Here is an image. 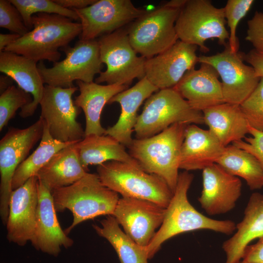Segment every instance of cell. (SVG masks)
I'll return each instance as SVG.
<instances>
[{
    "mask_svg": "<svg viewBox=\"0 0 263 263\" xmlns=\"http://www.w3.org/2000/svg\"><path fill=\"white\" fill-rule=\"evenodd\" d=\"M37 65L36 61L23 56L5 51L0 52V72L33 96L32 101L20 110L19 114L22 118L34 113L43 95L44 85Z\"/></svg>",
    "mask_w": 263,
    "mask_h": 263,
    "instance_id": "cell-22",
    "label": "cell"
},
{
    "mask_svg": "<svg viewBox=\"0 0 263 263\" xmlns=\"http://www.w3.org/2000/svg\"><path fill=\"white\" fill-rule=\"evenodd\" d=\"M243 57L244 61L254 68L257 75L263 78V53L253 49L247 53H243Z\"/></svg>",
    "mask_w": 263,
    "mask_h": 263,
    "instance_id": "cell-40",
    "label": "cell"
},
{
    "mask_svg": "<svg viewBox=\"0 0 263 263\" xmlns=\"http://www.w3.org/2000/svg\"><path fill=\"white\" fill-rule=\"evenodd\" d=\"M10 1L18 9L25 26L30 31L33 28L32 17L37 13L56 14L73 20L79 19L74 10L62 7L56 3L54 0H10Z\"/></svg>",
    "mask_w": 263,
    "mask_h": 263,
    "instance_id": "cell-32",
    "label": "cell"
},
{
    "mask_svg": "<svg viewBox=\"0 0 263 263\" xmlns=\"http://www.w3.org/2000/svg\"><path fill=\"white\" fill-rule=\"evenodd\" d=\"M224 8H217L209 0H187L181 9L175 22L179 40L199 47L201 51L209 49L205 42L217 39L224 46L227 44L229 32Z\"/></svg>",
    "mask_w": 263,
    "mask_h": 263,
    "instance_id": "cell-7",
    "label": "cell"
},
{
    "mask_svg": "<svg viewBox=\"0 0 263 263\" xmlns=\"http://www.w3.org/2000/svg\"><path fill=\"white\" fill-rule=\"evenodd\" d=\"M225 148L209 130L188 125L181 148L179 168L188 171L203 170L216 163Z\"/></svg>",
    "mask_w": 263,
    "mask_h": 263,
    "instance_id": "cell-23",
    "label": "cell"
},
{
    "mask_svg": "<svg viewBox=\"0 0 263 263\" xmlns=\"http://www.w3.org/2000/svg\"><path fill=\"white\" fill-rule=\"evenodd\" d=\"M200 64L198 69L187 72L173 88L193 109L203 112L225 101L218 72L210 65Z\"/></svg>",
    "mask_w": 263,
    "mask_h": 263,
    "instance_id": "cell-20",
    "label": "cell"
},
{
    "mask_svg": "<svg viewBox=\"0 0 263 263\" xmlns=\"http://www.w3.org/2000/svg\"><path fill=\"white\" fill-rule=\"evenodd\" d=\"M51 192L56 211L68 209L73 214V222L64 231L67 235L85 221L113 215L120 198L117 192L102 183L97 174L88 172L73 184Z\"/></svg>",
    "mask_w": 263,
    "mask_h": 263,
    "instance_id": "cell-3",
    "label": "cell"
},
{
    "mask_svg": "<svg viewBox=\"0 0 263 263\" xmlns=\"http://www.w3.org/2000/svg\"><path fill=\"white\" fill-rule=\"evenodd\" d=\"M187 0H172L165 4L167 6L174 8L181 9L186 3Z\"/></svg>",
    "mask_w": 263,
    "mask_h": 263,
    "instance_id": "cell-44",
    "label": "cell"
},
{
    "mask_svg": "<svg viewBox=\"0 0 263 263\" xmlns=\"http://www.w3.org/2000/svg\"><path fill=\"white\" fill-rule=\"evenodd\" d=\"M77 87L63 88L45 84L39 103L40 118L52 137L63 143H76L85 137V131L76 119L80 110L72 99Z\"/></svg>",
    "mask_w": 263,
    "mask_h": 263,
    "instance_id": "cell-12",
    "label": "cell"
},
{
    "mask_svg": "<svg viewBox=\"0 0 263 263\" xmlns=\"http://www.w3.org/2000/svg\"><path fill=\"white\" fill-rule=\"evenodd\" d=\"M79 94L75 97V104L85 114V136L90 134H105L106 129L101 124L100 116L106 104L116 94L127 89L120 84L101 85L95 82L76 81Z\"/></svg>",
    "mask_w": 263,
    "mask_h": 263,
    "instance_id": "cell-25",
    "label": "cell"
},
{
    "mask_svg": "<svg viewBox=\"0 0 263 263\" xmlns=\"http://www.w3.org/2000/svg\"><path fill=\"white\" fill-rule=\"evenodd\" d=\"M239 263H251L247 262L244 260H242V261H240Z\"/></svg>",
    "mask_w": 263,
    "mask_h": 263,
    "instance_id": "cell-45",
    "label": "cell"
},
{
    "mask_svg": "<svg viewBox=\"0 0 263 263\" xmlns=\"http://www.w3.org/2000/svg\"><path fill=\"white\" fill-rule=\"evenodd\" d=\"M74 146L79 161L87 172L89 165H99L109 161L139 165L126 151L125 146L109 135H88Z\"/></svg>",
    "mask_w": 263,
    "mask_h": 263,
    "instance_id": "cell-28",
    "label": "cell"
},
{
    "mask_svg": "<svg viewBox=\"0 0 263 263\" xmlns=\"http://www.w3.org/2000/svg\"><path fill=\"white\" fill-rule=\"evenodd\" d=\"M158 90L145 76L131 88L114 95L108 104L119 103L121 113L117 122L106 129L105 134L112 136L128 148L133 140L132 135L138 116V110L145 100Z\"/></svg>",
    "mask_w": 263,
    "mask_h": 263,
    "instance_id": "cell-21",
    "label": "cell"
},
{
    "mask_svg": "<svg viewBox=\"0 0 263 263\" xmlns=\"http://www.w3.org/2000/svg\"><path fill=\"white\" fill-rule=\"evenodd\" d=\"M38 192L36 225L31 244L37 250L57 257L62 247H71L74 241L59 225L51 191L38 180Z\"/></svg>",
    "mask_w": 263,
    "mask_h": 263,
    "instance_id": "cell-19",
    "label": "cell"
},
{
    "mask_svg": "<svg viewBox=\"0 0 263 263\" xmlns=\"http://www.w3.org/2000/svg\"><path fill=\"white\" fill-rule=\"evenodd\" d=\"M66 54L65 59L47 67L43 61L37 65L44 84L54 87L69 88L74 87L73 82H93L94 77L101 71L98 40H79L71 47L60 49Z\"/></svg>",
    "mask_w": 263,
    "mask_h": 263,
    "instance_id": "cell-8",
    "label": "cell"
},
{
    "mask_svg": "<svg viewBox=\"0 0 263 263\" xmlns=\"http://www.w3.org/2000/svg\"><path fill=\"white\" fill-rule=\"evenodd\" d=\"M96 169L102 183L122 197L148 200L167 208L173 196L162 178L139 165L109 161L98 165Z\"/></svg>",
    "mask_w": 263,
    "mask_h": 263,
    "instance_id": "cell-5",
    "label": "cell"
},
{
    "mask_svg": "<svg viewBox=\"0 0 263 263\" xmlns=\"http://www.w3.org/2000/svg\"><path fill=\"white\" fill-rule=\"evenodd\" d=\"M249 137L232 143L254 155L259 161L263 169V132L258 131L249 126Z\"/></svg>",
    "mask_w": 263,
    "mask_h": 263,
    "instance_id": "cell-37",
    "label": "cell"
},
{
    "mask_svg": "<svg viewBox=\"0 0 263 263\" xmlns=\"http://www.w3.org/2000/svg\"><path fill=\"white\" fill-rule=\"evenodd\" d=\"M216 163L230 174L244 179L250 189L263 188V169L250 153L229 145Z\"/></svg>",
    "mask_w": 263,
    "mask_h": 263,
    "instance_id": "cell-30",
    "label": "cell"
},
{
    "mask_svg": "<svg viewBox=\"0 0 263 263\" xmlns=\"http://www.w3.org/2000/svg\"><path fill=\"white\" fill-rule=\"evenodd\" d=\"M38 179L35 176L13 190L6 225L7 239L19 246L33 242L35 233L38 204Z\"/></svg>",
    "mask_w": 263,
    "mask_h": 263,
    "instance_id": "cell-17",
    "label": "cell"
},
{
    "mask_svg": "<svg viewBox=\"0 0 263 263\" xmlns=\"http://www.w3.org/2000/svg\"><path fill=\"white\" fill-rule=\"evenodd\" d=\"M188 125L176 123L150 137L133 139L129 154L146 172L162 178L172 192L180 169L181 150Z\"/></svg>",
    "mask_w": 263,
    "mask_h": 263,
    "instance_id": "cell-4",
    "label": "cell"
},
{
    "mask_svg": "<svg viewBox=\"0 0 263 263\" xmlns=\"http://www.w3.org/2000/svg\"><path fill=\"white\" fill-rule=\"evenodd\" d=\"M254 0H228L224 7L226 23L229 28L228 44L232 52H238L239 40L236 30L240 20L250 10Z\"/></svg>",
    "mask_w": 263,
    "mask_h": 263,
    "instance_id": "cell-34",
    "label": "cell"
},
{
    "mask_svg": "<svg viewBox=\"0 0 263 263\" xmlns=\"http://www.w3.org/2000/svg\"><path fill=\"white\" fill-rule=\"evenodd\" d=\"M32 100L30 94L14 85L9 87L1 93L0 96V131L7 126L19 109L22 108Z\"/></svg>",
    "mask_w": 263,
    "mask_h": 263,
    "instance_id": "cell-33",
    "label": "cell"
},
{
    "mask_svg": "<svg viewBox=\"0 0 263 263\" xmlns=\"http://www.w3.org/2000/svg\"><path fill=\"white\" fill-rule=\"evenodd\" d=\"M221 52L198 56V62L212 66L222 79L225 102L240 105L253 93L261 78L244 63L243 52H232L228 43Z\"/></svg>",
    "mask_w": 263,
    "mask_h": 263,
    "instance_id": "cell-13",
    "label": "cell"
},
{
    "mask_svg": "<svg viewBox=\"0 0 263 263\" xmlns=\"http://www.w3.org/2000/svg\"><path fill=\"white\" fill-rule=\"evenodd\" d=\"M242 260L251 263H263V236L245 249Z\"/></svg>",
    "mask_w": 263,
    "mask_h": 263,
    "instance_id": "cell-39",
    "label": "cell"
},
{
    "mask_svg": "<svg viewBox=\"0 0 263 263\" xmlns=\"http://www.w3.org/2000/svg\"><path fill=\"white\" fill-rule=\"evenodd\" d=\"M176 123L204 124L203 112L193 109L174 88L162 89L145 102L134 132L137 138H145Z\"/></svg>",
    "mask_w": 263,
    "mask_h": 263,
    "instance_id": "cell-6",
    "label": "cell"
},
{
    "mask_svg": "<svg viewBox=\"0 0 263 263\" xmlns=\"http://www.w3.org/2000/svg\"><path fill=\"white\" fill-rule=\"evenodd\" d=\"M245 39L252 44L253 49L263 53V12L256 11L248 20Z\"/></svg>",
    "mask_w": 263,
    "mask_h": 263,
    "instance_id": "cell-38",
    "label": "cell"
},
{
    "mask_svg": "<svg viewBox=\"0 0 263 263\" xmlns=\"http://www.w3.org/2000/svg\"><path fill=\"white\" fill-rule=\"evenodd\" d=\"M100 226L94 225L97 234L106 239L112 245L120 263H148L147 247L140 245L123 230L112 215L100 221Z\"/></svg>",
    "mask_w": 263,
    "mask_h": 263,
    "instance_id": "cell-29",
    "label": "cell"
},
{
    "mask_svg": "<svg viewBox=\"0 0 263 263\" xmlns=\"http://www.w3.org/2000/svg\"><path fill=\"white\" fill-rule=\"evenodd\" d=\"M98 41L100 59L107 68L95 78V83L128 86L135 78L141 80L145 76L147 58L137 56L130 42L127 30L104 35Z\"/></svg>",
    "mask_w": 263,
    "mask_h": 263,
    "instance_id": "cell-9",
    "label": "cell"
},
{
    "mask_svg": "<svg viewBox=\"0 0 263 263\" xmlns=\"http://www.w3.org/2000/svg\"><path fill=\"white\" fill-rule=\"evenodd\" d=\"M13 80L9 76L1 75L0 76V94L4 92L9 87L13 85L12 83Z\"/></svg>",
    "mask_w": 263,
    "mask_h": 263,
    "instance_id": "cell-43",
    "label": "cell"
},
{
    "mask_svg": "<svg viewBox=\"0 0 263 263\" xmlns=\"http://www.w3.org/2000/svg\"><path fill=\"white\" fill-rule=\"evenodd\" d=\"M0 27L21 37L30 31L20 12L10 0H0Z\"/></svg>",
    "mask_w": 263,
    "mask_h": 263,
    "instance_id": "cell-36",
    "label": "cell"
},
{
    "mask_svg": "<svg viewBox=\"0 0 263 263\" xmlns=\"http://www.w3.org/2000/svg\"><path fill=\"white\" fill-rule=\"evenodd\" d=\"M80 21L79 40H94L119 30L147 11L135 7L130 0H99L81 9H73Z\"/></svg>",
    "mask_w": 263,
    "mask_h": 263,
    "instance_id": "cell-14",
    "label": "cell"
},
{
    "mask_svg": "<svg viewBox=\"0 0 263 263\" xmlns=\"http://www.w3.org/2000/svg\"><path fill=\"white\" fill-rule=\"evenodd\" d=\"M75 144L56 153L36 175L51 192L73 184L88 173L79 161Z\"/></svg>",
    "mask_w": 263,
    "mask_h": 263,
    "instance_id": "cell-27",
    "label": "cell"
},
{
    "mask_svg": "<svg viewBox=\"0 0 263 263\" xmlns=\"http://www.w3.org/2000/svg\"><path fill=\"white\" fill-rule=\"evenodd\" d=\"M180 10L164 4L135 20L127 32L135 52L148 59L173 45L179 40L175 22Z\"/></svg>",
    "mask_w": 263,
    "mask_h": 263,
    "instance_id": "cell-11",
    "label": "cell"
},
{
    "mask_svg": "<svg viewBox=\"0 0 263 263\" xmlns=\"http://www.w3.org/2000/svg\"><path fill=\"white\" fill-rule=\"evenodd\" d=\"M97 0H54L62 7L70 9H81L91 5Z\"/></svg>",
    "mask_w": 263,
    "mask_h": 263,
    "instance_id": "cell-41",
    "label": "cell"
},
{
    "mask_svg": "<svg viewBox=\"0 0 263 263\" xmlns=\"http://www.w3.org/2000/svg\"><path fill=\"white\" fill-rule=\"evenodd\" d=\"M21 36L17 34H0V52L4 50L5 48Z\"/></svg>",
    "mask_w": 263,
    "mask_h": 263,
    "instance_id": "cell-42",
    "label": "cell"
},
{
    "mask_svg": "<svg viewBox=\"0 0 263 263\" xmlns=\"http://www.w3.org/2000/svg\"><path fill=\"white\" fill-rule=\"evenodd\" d=\"M33 28L7 46L4 51L23 56L37 62L58 61L59 50L82 32L80 23L56 14L40 13L32 16Z\"/></svg>",
    "mask_w": 263,
    "mask_h": 263,
    "instance_id": "cell-2",
    "label": "cell"
},
{
    "mask_svg": "<svg viewBox=\"0 0 263 263\" xmlns=\"http://www.w3.org/2000/svg\"><path fill=\"white\" fill-rule=\"evenodd\" d=\"M236 230L222 245L226 257L225 263H239L249 244L263 236V194L254 192L251 194L244 209L243 219L236 225Z\"/></svg>",
    "mask_w": 263,
    "mask_h": 263,
    "instance_id": "cell-24",
    "label": "cell"
},
{
    "mask_svg": "<svg viewBox=\"0 0 263 263\" xmlns=\"http://www.w3.org/2000/svg\"><path fill=\"white\" fill-rule=\"evenodd\" d=\"M249 126L263 132V78L250 95L240 105Z\"/></svg>",
    "mask_w": 263,
    "mask_h": 263,
    "instance_id": "cell-35",
    "label": "cell"
},
{
    "mask_svg": "<svg viewBox=\"0 0 263 263\" xmlns=\"http://www.w3.org/2000/svg\"><path fill=\"white\" fill-rule=\"evenodd\" d=\"M166 208L150 201L122 197L112 216L130 237L147 247L163 223Z\"/></svg>",
    "mask_w": 263,
    "mask_h": 263,
    "instance_id": "cell-15",
    "label": "cell"
},
{
    "mask_svg": "<svg viewBox=\"0 0 263 263\" xmlns=\"http://www.w3.org/2000/svg\"><path fill=\"white\" fill-rule=\"evenodd\" d=\"M203 188L198 198L201 207L211 216L232 210L242 194V183L238 177L217 163L202 170Z\"/></svg>",
    "mask_w": 263,
    "mask_h": 263,
    "instance_id": "cell-18",
    "label": "cell"
},
{
    "mask_svg": "<svg viewBox=\"0 0 263 263\" xmlns=\"http://www.w3.org/2000/svg\"><path fill=\"white\" fill-rule=\"evenodd\" d=\"M197 47L178 40L168 50L146 59L145 77L159 90L173 88L198 62Z\"/></svg>",
    "mask_w": 263,
    "mask_h": 263,
    "instance_id": "cell-16",
    "label": "cell"
},
{
    "mask_svg": "<svg viewBox=\"0 0 263 263\" xmlns=\"http://www.w3.org/2000/svg\"><path fill=\"white\" fill-rule=\"evenodd\" d=\"M43 130L44 122L39 117L26 128H9L0 141V216L4 225H6L9 215L15 172L19 165L28 157L30 150L41 139Z\"/></svg>",
    "mask_w": 263,
    "mask_h": 263,
    "instance_id": "cell-10",
    "label": "cell"
},
{
    "mask_svg": "<svg viewBox=\"0 0 263 263\" xmlns=\"http://www.w3.org/2000/svg\"><path fill=\"white\" fill-rule=\"evenodd\" d=\"M204 123L225 147L243 140L249 126L240 106L224 103L203 112Z\"/></svg>",
    "mask_w": 263,
    "mask_h": 263,
    "instance_id": "cell-26",
    "label": "cell"
},
{
    "mask_svg": "<svg viewBox=\"0 0 263 263\" xmlns=\"http://www.w3.org/2000/svg\"><path fill=\"white\" fill-rule=\"evenodd\" d=\"M77 143V142H76ZM75 143H63L53 138L44 123V130L40 143L34 152L17 169L12 180L15 190L24 184L38 171L60 150Z\"/></svg>",
    "mask_w": 263,
    "mask_h": 263,
    "instance_id": "cell-31",
    "label": "cell"
},
{
    "mask_svg": "<svg viewBox=\"0 0 263 263\" xmlns=\"http://www.w3.org/2000/svg\"><path fill=\"white\" fill-rule=\"evenodd\" d=\"M194 176L188 171L179 174L172 199L166 208L163 223L147 246L149 259H151L168 240L177 235L198 230H209L226 235L236 230L231 220L210 218L197 211L190 203L188 192Z\"/></svg>",
    "mask_w": 263,
    "mask_h": 263,
    "instance_id": "cell-1",
    "label": "cell"
}]
</instances>
